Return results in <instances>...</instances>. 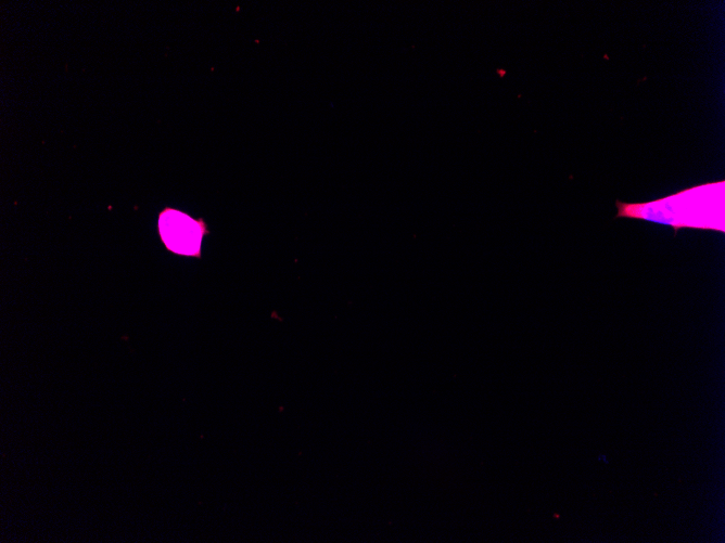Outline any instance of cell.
Instances as JSON below:
<instances>
[{"label":"cell","instance_id":"6da1fadb","mask_svg":"<svg viewBox=\"0 0 725 543\" xmlns=\"http://www.w3.org/2000/svg\"><path fill=\"white\" fill-rule=\"evenodd\" d=\"M724 180L682 190L671 196L645 203L616 201V218H632L673 227L724 233Z\"/></svg>","mask_w":725,"mask_h":543},{"label":"cell","instance_id":"7a4b0ae2","mask_svg":"<svg viewBox=\"0 0 725 543\" xmlns=\"http://www.w3.org/2000/svg\"><path fill=\"white\" fill-rule=\"evenodd\" d=\"M158 229L167 249L182 256L201 257L202 237L208 233L202 219L166 208L160 214Z\"/></svg>","mask_w":725,"mask_h":543}]
</instances>
